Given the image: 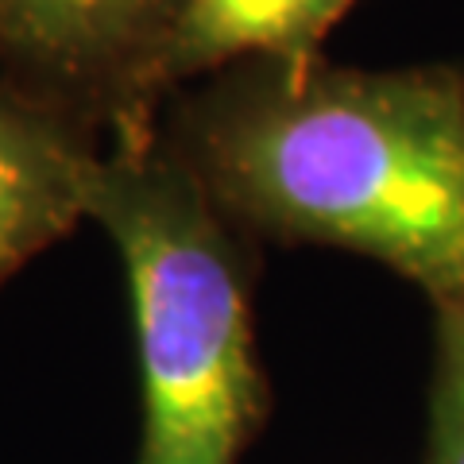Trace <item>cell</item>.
<instances>
[{
    "mask_svg": "<svg viewBox=\"0 0 464 464\" xmlns=\"http://www.w3.org/2000/svg\"><path fill=\"white\" fill-rule=\"evenodd\" d=\"M159 140L252 244L337 248L464 306V70L264 58L174 93Z\"/></svg>",
    "mask_w": 464,
    "mask_h": 464,
    "instance_id": "obj_1",
    "label": "cell"
},
{
    "mask_svg": "<svg viewBox=\"0 0 464 464\" xmlns=\"http://www.w3.org/2000/svg\"><path fill=\"white\" fill-rule=\"evenodd\" d=\"M90 221L116 248L132 310L136 464H240L271 414L256 341L259 244L217 213L159 128L105 148Z\"/></svg>",
    "mask_w": 464,
    "mask_h": 464,
    "instance_id": "obj_2",
    "label": "cell"
},
{
    "mask_svg": "<svg viewBox=\"0 0 464 464\" xmlns=\"http://www.w3.org/2000/svg\"><path fill=\"white\" fill-rule=\"evenodd\" d=\"M182 0H0V78L66 109L105 143L148 140Z\"/></svg>",
    "mask_w": 464,
    "mask_h": 464,
    "instance_id": "obj_3",
    "label": "cell"
},
{
    "mask_svg": "<svg viewBox=\"0 0 464 464\" xmlns=\"http://www.w3.org/2000/svg\"><path fill=\"white\" fill-rule=\"evenodd\" d=\"M105 136L0 78V286L90 221Z\"/></svg>",
    "mask_w": 464,
    "mask_h": 464,
    "instance_id": "obj_4",
    "label": "cell"
},
{
    "mask_svg": "<svg viewBox=\"0 0 464 464\" xmlns=\"http://www.w3.org/2000/svg\"><path fill=\"white\" fill-rule=\"evenodd\" d=\"M356 0H182L159 54V101L264 58H314Z\"/></svg>",
    "mask_w": 464,
    "mask_h": 464,
    "instance_id": "obj_5",
    "label": "cell"
},
{
    "mask_svg": "<svg viewBox=\"0 0 464 464\" xmlns=\"http://www.w3.org/2000/svg\"><path fill=\"white\" fill-rule=\"evenodd\" d=\"M426 464H464V306H430Z\"/></svg>",
    "mask_w": 464,
    "mask_h": 464,
    "instance_id": "obj_6",
    "label": "cell"
}]
</instances>
